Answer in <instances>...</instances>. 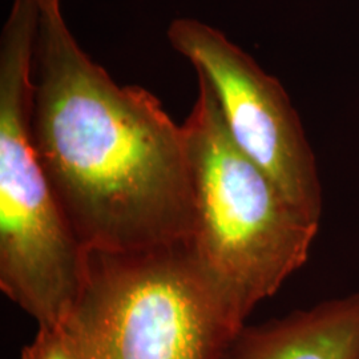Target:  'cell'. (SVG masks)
Returning <instances> with one entry per match:
<instances>
[{
    "mask_svg": "<svg viewBox=\"0 0 359 359\" xmlns=\"http://www.w3.org/2000/svg\"><path fill=\"white\" fill-rule=\"evenodd\" d=\"M222 359H359V292L245 325Z\"/></svg>",
    "mask_w": 359,
    "mask_h": 359,
    "instance_id": "8992f818",
    "label": "cell"
},
{
    "mask_svg": "<svg viewBox=\"0 0 359 359\" xmlns=\"http://www.w3.org/2000/svg\"><path fill=\"white\" fill-rule=\"evenodd\" d=\"M32 142L86 250L188 243L192 177L182 126L140 86H118L83 51L62 0H38Z\"/></svg>",
    "mask_w": 359,
    "mask_h": 359,
    "instance_id": "6da1fadb",
    "label": "cell"
},
{
    "mask_svg": "<svg viewBox=\"0 0 359 359\" xmlns=\"http://www.w3.org/2000/svg\"><path fill=\"white\" fill-rule=\"evenodd\" d=\"M198 93L182 124L194 222L188 245L218 292L245 320L308 261L320 222L299 212L231 140L216 96Z\"/></svg>",
    "mask_w": 359,
    "mask_h": 359,
    "instance_id": "7a4b0ae2",
    "label": "cell"
},
{
    "mask_svg": "<svg viewBox=\"0 0 359 359\" xmlns=\"http://www.w3.org/2000/svg\"><path fill=\"white\" fill-rule=\"evenodd\" d=\"M167 38L205 77L231 140L306 217H322L321 180L304 126L283 84L219 29L175 19Z\"/></svg>",
    "mask_w": 359,
    "mask_h": 359,
    "instance_id": "5b68a950",
    "label": "cell"
},
{
    "mask_svg": "<svg viewBox=\"0 0 359 359\" xmlns=\"http://www.w3.org/2000/svg\"><path fill=\"white\" fill-rule=\"evenodd\" d=\"M22 359H77L62 329L39 327L34 341L23 348Z\"/></svg>",
    "mask_w": 359,
    "mask_h": 359,
    "instance_id": "52a82bcc",
    "label": "cell"
},
{
    "mask_svg": "<svg viewBox=\"0 0 359 359\" xmlns=\"http://www.w3.org/2000/svg\"><path fill=\"white\" fill-rule=\"evenodd\" d=\"M245 321L180 243L87 250L80 292L59 327L77 359H222Z\"/></svg>",
    "mask_w": 359,
    "mask_h": 359,
    "instance_id": "3957f363",
    "label": "cell"
},
{
    "mask_svg": "<svg viewBox=\"0 0 359 359\" xmlns=\"http://www.w3.org/2000/svg\"><path fill=\"white\" fill-rule=\"evenodd\" d=\"M38 16V0H13L0 38V287L39 327H57L80 292L87 250L32 142Z\"/></svg>",
    "mask_w": 359,
    "mask_h": 359,
    "instance_id": "277c9868",
    "label": "cell"
}]
</instances>
